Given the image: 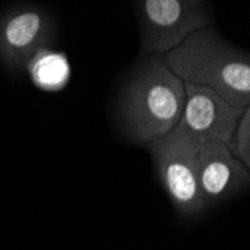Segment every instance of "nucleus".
I'll return each mask as SVG.
<instances>
[{
    "mask_svg": "<svg viewBox=\"0 0 250 250\" xmlns=\"http://www.w3.org/2000/svg\"><path fill=\"white\" fill-rule=\"evenodd\" d=\"M232 151L250 171V108L244 111V114L237 126Z\"/></svg>",
    "mask_w": 250,
    "mask_h": 250,
    "instance_id": "nucleus-9",
    "label": "nucleus"
},
{
    "mask_svg": "<svg viewBox=\"0 0 250 250\" xmlns=\"http://www.w3.org/2000/svg\"><path fill=\"white\" fill-rule=\"evenodd\" d=\"M186 102L180 126L195 138L220 141L234 150V136L244 109L235 108L211 88L185 83Z\"/></svg>",
    "mask_w": 250,
    "mask_h": 250,
    "instance_id": "nucleus-6",
    "label": "nucleus"
},
{
    "mask_svg": "<svg viewBox=\"0 0 250 250\" xmlns=\"http://www.w3.org/2000/svg\"><path fill=\"white\" fill-rule=\"evenodd\" d=\"M26 71L32 83L43 92H60L71 81L69 59L62 51L41 50L27 64Z\"/></svg>",
    "mask_w": 250,
    "mask_h": 250,
    "instance_id": "nucleus-8",
    "label": "nucleus"
},
{
    "mask_svg": "<svg viewBox=\"0 0 250 250\" xmlns=\"http://www.w3.org/2000/svg\"><path fill=\"white\" fill-rule=\"evenodd\" d=\"M202 141L180 126L147 146L156 175L174 207L183 214L206 210L199 189V150Z\"/></svg>",
    "mask_w": 250,
    "mask_h": 250,
    "instance_id": "nucleus-3",
    "label": "nucleus"
},
{
    "mask_svg": "<svg viewBox=\"0 0 250 250\" xmlns=\"http://www.w3.org/2000/svg\"><path fill=\"white\" fill-rule=\"evenodd\" d=\"M165 60L185 83L208 87L235 108H250V53L222 38L214 27L193 33Z\"/></svg>",
    "mask_w": 250,
    "mask_h": 250,
    "instance_id": "nucleus-2",
    "label": "nucleus"
},
{
    "mask_svg": "<svg viewBox=\"0 0 250 250\" xmlns=\"http://www.w3.org/2000/svg\"><path fill=\"white\" fill-rule=\"evenodd\" d=\"M135 12L143 56H167L214 24L211 5L202 0H141Z\"/></svg>",
    "mask_w": 250,
    "mask_h": 250,
    "instance_id": "nucleus-4",
    "label": "nucleus"
},
{
    "mask_svg": "<svg viewBox=\"0 0 250 250\" xmlns=\"http://www.w3.org/2000/svg\"><path fill=\"white\" fill-rule=\"evenodd\" d=\"M185 102V81L171 71L165 56H141L120 84L116 125L129 143L144 147L177 127Z\"/></svg>",
    "mask_w": 250,
    "mask_h": 250,
    "instance_id": "nucleus-1",
    "label": "nucleus"
},
{
    "mask_svg": "<svg viewBox=\"0 0 250 250\" xmlns=\"http://www.w3.org/2000/svg\"><path fill=\"white\" fill-rule=\"evenodd\" d=\"M250 188V171L220 141H206L199 150V189L206 206H211Z\"/></svg>",
    "mask_w": 250,
    "mask_h": 250,
    "instance_id": "nucleus-7",
    "label": "nucleus"
},
{
    "mask_svg": "<svg viewBox=\"0 0 250 250\" xmlns=\"http://www.w3.org/2000/svg\"><path fill=\"white\" fill-rule=\"evenodd\" d=\"M57 35L51 12L39 5H17L0 15V63L9 72L24 71L29 62L50 48Z\"/></svg>",
    "mask_w": 250,
    "mask_h": 250,
    "instance_id": "nucleus-5",
    "label": "nucleus"
}]
</instances>
